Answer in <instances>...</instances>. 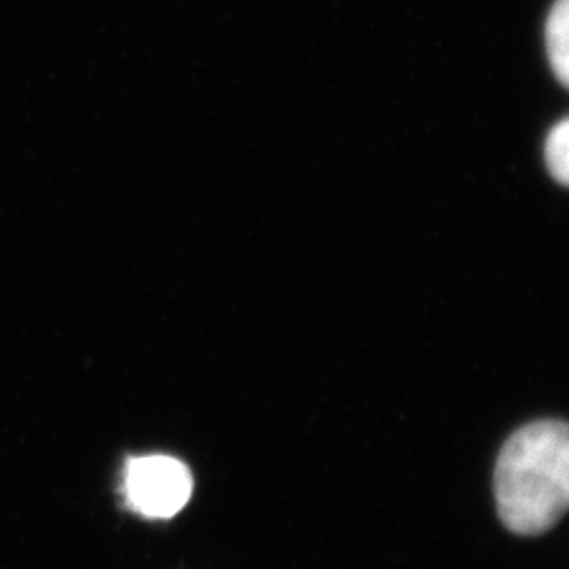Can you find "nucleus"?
<instances>
[{"mask_svg": "<svg viewBox=\"0 0 569 569\" xmlns=\"http://www.w3.org/2000/svg\"><path fill=\"white\" fill-rule=\"evenodd\" d=\"M192 472L171 456H142L127 460L122 496L127 507L146 519H171L192 496Z\"/></svg>", "mask_w": 569, "mask_h": 569, "instance_id": "2", "label": "nucleus"}, {"mask_svg": "<svg viewBox=\"0 0 569 569\" xmlns=\"http://www.w3.org/2000/svg\"><path fill=\"white\" fill-rule=\"evenodd\" d=\"M547 56L555 77L563 87L569 82V0H555L545 28Z\"/></svg>", "mask_w": 569, "mask_h": 569, "instance_id": "3", "label": "nucleus"}, {"mask_svg": "<svg viewBox=\"0 0 569 569\" xmlns=\"http://www.w3.org/2000/svg\"><path fill=\"white\" fill-rule=\"evenodd\" d=\"M493 489L510 531L538 536L555 528L569 502L568 425L538 420L517 430L500 451Z\"/></svg>", "mask_w": 569, "mask_h": 569, "instance_id": "1", "label": "nucleus"}, {"mask_svg": "<svg viewBox=\"0 0 569 569\" xmlns=\"http://www.w3.org/2000/svg\"><path fill=\"white\" fill-rule=\"evenodd\" d=\"M545 161L549 173L559 183L569 180V121L563 119L557 127L550 129L549 138L545 143Z\"/></svg>", "mask_w": 569, "mask_h": 569, "instance_id": "4", "label": "nucleus"}]
</instances>
